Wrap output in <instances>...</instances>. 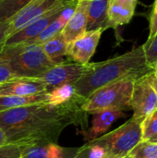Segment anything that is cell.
Returning <instances> with one entry per match:
<instances>
[{"label":"cell","instance_id":"cell-4","mask_svg":"<svg viewBox=\"0 0 157 158\" xmlns=\"http://www.w3.org/2000/svg\"><path fill=\"white\" fill-rule=\"evenodd\" d=\"M134 81L135 79H124L96 90L81 104V110L87 114L102 110H130Z\"/></svg>","mask_w":157,"mask_h":158},{"label":"cell","instance_id":"cell-21","mask_svg":"<svg viewBox=\"0 0 157 158\" xmlns=\"http://www.w3.org/2000/svg\"><path fill=\"white\" fill-rule=\"evenodd\" d=\"M32 0H0V22L12 19Z\"/></svg>","mask_w":157,"mask_h":158},{"label":"cell","instance_id":"cell-37","mask_svg":"<svg viewBox=\"0 0 157 158\" xmlns=\"http://www.w3.org/2000/svg\"><path fill=\"white\" fill-rule=\"evenodd\" d=\"M125 158H132V157H131V156H130V155H128L127 156H125Z\"/></svg>","mask_w":157,"mask_h":158},{"label":"cell","instance_id":"cell-2","mask_svg":"<svg viewBox=\"0 0 157 158\" xmlns=\"http://www.w3.org/2000/svg\"><path fill=\"white\" fill-rule=\"evenodd\" d=\"M146 61L143 45L105 61L89 63L84 75L73 85L82 104L96 90L124 79H139L154 72Z\"/></svg>","mask_w":157,"mask_h":158},{"label":"cell","instance_id":"cell-35","mask_svg":"<svg viewBox=\"0 0 157 158\" xmlns=\"http://www.w3.org/2000/svg\"><path fill=\"white\" fill-rule=\"evenodd\" d=\"M154 75H155V77L156 78V80H157V68L154 70Z\"/></svg>","mask_w":157,"mask_h":158},{"label":"cell","instance_id":"cell-24","mask_svg":"<svg viewBox=\"0 0 157 158\" xmlns=\"http://www.w3.org/2000/svg\"><path fill=\"white\" fill-rule=\"evenodd\" d=\"M143 45L147 64L155 69L157 67V32L153 38L148 39Z\"/></svg>","mask_w":157,"mask_h":158},{"label":"cell","instance_id":"cell-17","mask_svg":"<svg viewBox=\"0 0 157 158\" xmlns=\"http://www.w3.org/2000/svg\"><path fill=\"white\" fill-rule=\"evenodd\" d=\"M135 8L117 0H109L107 8L108 28L116 29L118 26L129 23L135 13Z\"/></svg>","mask_w":157,"mask_h":158},{"label":"cell","instance_id":"cell-6","mask_svg":"<svg viewBox=\"0 0 157 158\" xmlns=\"http://www.w3.org/2000/svg\"><path fill=\"white\" fill-rule=\"evenodd\" d=\"M130 106L133 111L132 118L141 123L157 109V96L148 81L147 76L135 80Z\"/></svg>","mask_w":157,"mask_h":158},{"label":"cell","instance_id":"cell-9","mask_svg":"<svg viewBox=\"0 0 157 158\" xmlns=\"http://www.w3.org/2000/svg\"><path fill=\"white\" fill-rule=\"evenodd\" d=\"M104 31H105L103 29L89 31L68 44V57L73 62L81 65L89 64L90 59L95 53L100 38Z\"/></svg>","mask_w":157,"mask_h":158},{"label":"cell","instance_id":"cell-33","mask_svg":"<svg viewBox=\"0 0 157 158\" xmlns=\"http://www.w3.org/2000/svg\"><path fill=\"white\" fill-rule=\"evenodd\" d=\"M4 144H6V137L3 130L0 129V146L4 145Z\"/></svg>","mask_w":157,"mask_h":158},{"label":"cell","instance_id":"cell-30","mask_svg":"<svg viewBox=\"0 0 157 158\" xmlns=\"http://www.w3.org/2000/svg\"><path fill=\"white\" fill-rule=\"evenodd\" d=\"M147 79H148L149 83L153 87V89H154V91H155V94H156L157 96V80L156 78L155 77V75H154V72L149 74V75H147Z\"/></svg>","mask_w":157,"mask_h":158},{"label":"cell","instance_id":"cell-5","mask_svg":"<svg viewBox=\"0 0 157 158\" xmlns=\"http://www.w3.org/2000/svg\"><path fill=\"white\" fill-rule=\"evenodd\" d=\"M141 142V122L131 117L118 129L87 143L99 144L104 147L106 152V157H108L114 156H127Z\"/></svg>","mask_w":157,"mask_h":158},{"label":"cell","instance_id":"cell-28","mask_svg":"<svg viewBox=\"0 0 157 158\" xmlns=\"http://www.w3.org/2000/svg\"><path fill=\"white\" fill-rule=\"evenodd\" d=\"M17 78L11 72V70L6 65L0 63V84L11 81Z\"/></svg>","mask_w":157,"mask_h":158},{"label":"cell","instance_id":"cell-16","mask_svg":"<svg viewBox=\"0 0 157 158\" xmlns=\"http://www.w3.org/2000/svg\"><path fill=\"white\" fill-rule=\"evenodd\" d=\"M45 103H48V92H43L32 95L0 96V112Z\"/></svg>","mask_w":157,"mask_h":158},{"label":"cell","instance_id":"cell-1","mask_svg":"<svg viewBox=\"0 0 157 158\" xmlns=\"http://www.w3.org/2000/svg\"><path fill=\"white\" fill-rule=\"evenodd\" d=\"M77 98L61 106L48 103L29 106L0 112V129L6 143L16 144L20 149L57 143L63 130L71 124H85L87 113L81 108Z\"/></svg>","mask_w":157,"mask_h":158},{"label":"cell","instance_id":"cell-22","mask_svg":"<svg viewBox=\"0 0 157 158\" xmlns=\"http://www.w3.org/2000/svg\"><path fill=\"white\" fill-rule=\"evenodd\" d=\"M129 155L132 158H157V142L142 141Z\"/></svg>","mask_w":157,"mask_h":158},{"label":"cell","instance_id":"cell-10","mask_svg":"<svg viewBox=\"0 0 157 158\" xmlns=\"http://www.w3.org/2000/svg\"><path fill=\"white\" fill-rule=\"evenodd\" d=\"M61 0H32L30 2L12 19H10L7 37L51 10Z\"/></svg>","mask_w":157,"mask_h":158},{"label":"cell","instance_id":"cell-32","mask_svg":"<svg viewBox=\"0 0 157 158\" xmlns=\"http://www.w3.org/2000/svg\"><path fill=\"white\" fill-rule=\"evenodd\" d=\"M117 1L122 2V3H124V4L130 5V6H134V7H136V6H137V4H138V0H117Z\"/></svg>","mask_w":157,"mask_h":158},{"label":"cell","instance_id":"cell-34","mask_svg":"<svg viewBox=\"0 0 157 158\" xmlns=\"http://www.w3.org/2000/svg\"><path fill=\"white\" fill-rule=\"evenodd\" d=\"M105 158H125V156H108Z\"/></svg>","mask_w":157,"mask_h":158},{"label":"cell","instance_id":"cell-13","mask_svg":"<svg viewBox=\"0 0 157 158\" xmlns=\"http://www.w3.org/2000/svg\"><path fill=\"white\" fill-rule=\"evenodd\" d=\"M43 92H49L48 87L35 79H15L0 84V96L32 95Z\"/></svg>","mask_w":157,"mask_h":158},{"label":"cell","instance_id":"cell-38","mask_svg":"<svg viewBox=\"0 0 157 158\" xmlns=\"http://www.w3.org/2000/svg\"><path fill=\"white\" fill-rule=\"evenodd\" d=\"M19 158H23V157H22V156H20V157H19Z\"/></svg>","mask_w":157,"mask_h":158},{"label":"cell","instance_id":"cell-27","mask_svg":"<svg viewBox=\"0 0 157 158\" xmlns=\"http://www.w3.org/2000/svg\"><path fill=\"white\" fill-rule=\"evenodd\" d=\"M157 32V0L155 1L153 6V11L150 19V33L148 39L153 38ZM147 39V40H148Z\"/></svg>","mask_w":157,"mask_h":158},{"label":"cell","instance_id":"cell-26","mask_svg":"<svg viewBox=\"0 0 157 158\" xmlns=\"http://www.w3.org/2000/svg\"><path fill=\"white\" fill-rule=\"evenodd\" d=\"M87 146V158H105L106 152L104 147L99 144L91 143H85Z\"/></svg>","mask_w":157,"mask_h":158},{"label":"cell","instance_id":"cell-14","mask_svg":"<svg viewBox=\"0 0 157 158\" xmlns=\"http://www.w3.org/2000/svg\"><path fill=\"white\" fill-rule=\"evenodd\" d=\"M77 3H78L77 0H68L65 7L62 9V11L60 12L58 17L53 22H51L37 37H35L34 39H32L31 41L23 43V44H42L44 42H46L47 40L56 36V34L60 33L62 31V30L64 29L65 25L67 24V22L68 21V19H70L71 15L73 14V12L77 6Z\"/></svg>","mask_w":157,"mask_h":158},{"label":"cell","instance_id":"cell-3","mask_svg":"<svg viewBox=\"0 0 157 158\" xmlns=\"http://www.w3.org/2000/svg\"><path fill=\"white\" fill-rule=\"evenodd\" d=\"M0 63L6 65L17 79H36L56 65L41 44H29L4 46L0 52Z\"/></svg>","mask_w":157,"mask_h":158},{"label":"cell","instance_id":"cell-19","mask_svg":"<svg viewBox=\"0 0 157 158\" xmlns=\"http://www.w3.org/2000/svg\"><path fill=\"white\" fill-rule=\"evenodd\" d=\"M68 149L57 143L36 145L22 148L21 156L23 158H59L66 154Z\"/></svg>","mask_w":157,"mask_h":158},{"label":"cell","instance_id":"cell-18","mask_svg":"<svg viewBox=\"0 0 157 158\" xmlns=\"http://www.w3.org/2000/svg\"><path fill=\"white\" fill-rule=\"evenodd\" d=\"M43 52L47 56V57L54 64H60L66 62L65 57L67 56V48L68 43L66 42L63 34L60 32L54 36L53 38L47 40L43 44H41Z\"/></svg>","mask_w":157,"mask_h":158},{"label":"cell","instance_id":"cell-23","mask_svg":"<svg viewBox=\"0 0 157 158\" xmlns=\"http://www.w3.org/2000/svg\"><path fill=\"white\" fill-rule=\"evenodd\" d=\"M142 141H150L157 135V109L147 116L141 123Z\"/></svg>","mask_w":157,"mask_h":158},{"label":"cell","instance_id":"cell-12","mask_svg":"<svg viewBox=\"0 0 157 158\" xmlns=\"http://www.w3.org/2000/svg\"><path fill=\"white\" fill-rule=\"evenodd\" d=\"M93 116L91 128L83 131L84 139L87 142L100 137L108 131L117 119L125 118L126 114L120 110H102L93 113Z\"/></svg>","mask_w":157,"mask_h":158},{"label":"cell","instance_id":"cell-20","mask_svg":"<svg viewBox=\"0 0 157 158\" xmlns=\"http://www.w3.org/2000/svg\"><path fill=\"white\" fill-rule=\"evenodd\" d=\"M76 97L72 84H65L52 89L48 92V104L52 106L64 105Z\"/></svg>","mask_w":157,"mask_h":158},{"label":"cell","instance_id":"cell-7","mask_svg":"<svg viewBox=\"0 0 157 158\" xmlns=\"http://www.w3.org/2000/svg\"><path fill=\"white\" fill-rule=\"evenodd\" d=\"M88 67L89 64L81 65L76 62L66 61L55 65L35 80L43 82L48 87V90L51 91L65 84H74L84 75Z\"/></svg>","mask_w":157,"mask_h":158},{"label":"cell","instance_id":"cell-36","mask_svg":"<svg viewBox=\"0 0 157 158\" xmlns=\"http://www.w3.org/2000/svg\"><path fill=\"white\" fill-rule=\"evenodd\" d=\"M150 141H153V142H157V135H156V136H155V137H154L153 139H151Z\"/></svg>","mask_w":157,"mask_h":158},{"label":"cell","instance_id":"cell-39","mask_svg":"<svg viewBox=\"0 0 157 158\" xmlns=\"http://www.w3.org/2000/svg\"><path fill=\"white\" fill-rule=\"evenodd\" d=\"M77 1H80V0H77Z\"/></svg>","mask_w":157,"mask_h":158},{"label":"cell","instance_id":"cell-31","mask_svg":"<svg viewBox=\"0 0 157 158\" xmlns=\"http://www.w3.org/2000/svg\"><path fill=\"white\" fill-rule=\"evenodd\" d=\"M73 158H87V146L86 144L79 147V151Z\"/></svg>","mask_w":157,"mask_h":158},{"label":"cell","instance_id":"cell-25","mask_svg":"<svg viewBox=\"0 0 157 158\" xmlns=\"http://www.w3.org/2000/svg\"><path fill=\"white\" fill-rule=\"evenodd\" d=\"M21 149L16 144L6 143L0 146V158H19Z\"/></svg>","mask_w":157,"mask_h":158},{"label":"cell","instance_id":"cell-11","mask_svg":"<svg viewBox=\"0 0 157 158\" xmlns=\"http://www.w3.org/2000/svg\"><path fill=\"white\" fill-rule=\"evenodd\" d=\"M89 0H80L71 15L70 19L65 25L61 33L66 42L69 44L79 36L87 31V8Z\"/></svg>","mask_w":157,"mask_h":158},{"label":"cell","instance_id":"cell-15","mask_svg":"<svg viewBox=\"0 0 157 158\" xmlns=\"http://www.w3.org/2000/svg\"><path fill=\"white\" fill-rule=\"evenodd\" d=\"M109 0H89L87 8V31L109 29L107 8Z\"/></svg>","mask_w":157,"mask_h":158},{"label":"cell","instance_id":"cell-8","mask_svg":"<svg viewBox=\"0 0 157 158\" xmlns=\"http://www.w3.org/2000/svg\"><path fill=\"white\" fill-rule=\"evenodd\" d=\"M68 0H61L56 6H54L51 10L44 13L37 19L31 21L21 30L16 31L6 39L4 46L16 45L19 44L26 43L37 37L51 22H53L60 14L62 9L65 7Z\"/></svg>","mask_w":157,"mask_h":158},{"label":"cell","instance_id":"cell-29","mask_svg":"<svg viewBox=\"0 0 157 158\" xmlns=\"http://www.w3.org/2000/svg\"><path fill=\"white\" fill-rule=\"evenodd\" d=\"M9 24H10V19L0 22V52L2 51L5 45L6 39L7 38V31H8Z\"/></svg>","mask_w":157,"mask_h":158}]
</instances>
